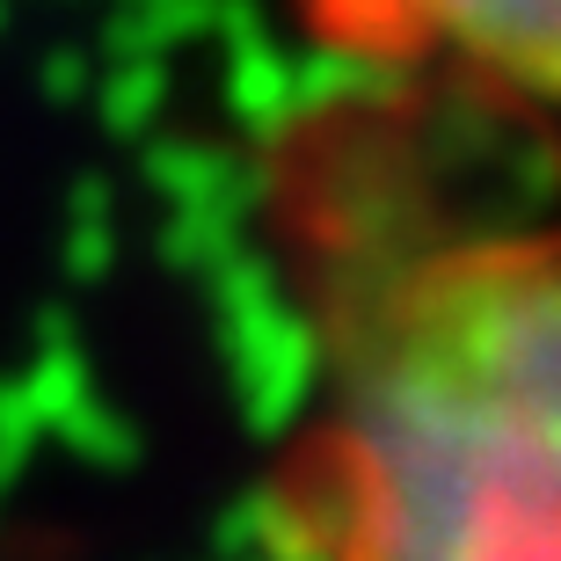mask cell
<instances>
[{
  "label": "cell",
  "mask_w": 561,
  "mask_h": 561,
  "mask_svg": "<svg viewBox=\"0 0 561 561\" xmlns=\"http://www.w3.org/2000/svg\"><path fill=\"white\" fill-rule=\"evenodd\" d=\"M437 117L351 81L255 146L307 343L263 481L285 561H561V197H467Z\"/></svg>",
  "instance_id": "cell-1"
},
{
  "label": "cell",
  "mask_w": 561,
  "mask_h": 561,
  "mask_svg": "<svg viewBox=\"0 0 561 561\" xmlns=\"http://www.w3.org/2000/svg\"><path fill=\"white\" fill-rule=\"evenodd\" d=\"M291 15L357 81L416 88L459 117H561V0H291Z\"/></svg>",
  "instance_id": "cell-2"
}]
</instances>
